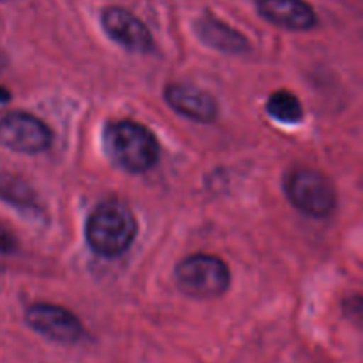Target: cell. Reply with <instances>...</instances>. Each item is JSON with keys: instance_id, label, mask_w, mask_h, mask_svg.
I'll use <instances>...</instances> for the list:
<instances>
[{"instance_id": "obj_1", "label": "cell", "mask_w": 363, "mask_h": 363, "mask_svg": "<svg viewBox=\"0 0 363 363\" xmlns=\"http://www.w3.org/2000/svg\"><path fill=\"white\" fill-rule=\"evenodd\" d=\"M103 151L117 169L144 174L160 162V142L149 128L130 119L110 121L101 135Z\"/></svg>"}, {"instance_id": "obj_2", "label": "cell", "mask_w": 363, "mask_h": 363, "mask_svg": "<svg viewBox=\"0 0 363 363\" xmlns=\"http://www.w3.org/2000/svg\"><path fill=\"white\" fill-rule=\"evenodd\" d=\"M137 218L126 204L105 201L94 208L85 222V240L96 255L116 259L126 254L137 238Z\"/></svg>"}, {"instance_id": "obj_3", "label": "cell", "mask_w": 363, "mask_h": 363, "mask_svg": "<svg viewBox=\"0 0 363 363\" xmlns=\"http://www.w3.org/2000/svg\"><path fill=\"white\" fill-rule=\"evenodd\" d=\"M176 286L184 296L194 300H213L227 293L230 269L216 255L194 254L177 262L174 269Z\"/></svg>"}, {"instance_id": "obj_4", "label": "cell", "mask_w": 363, "mask_h": 363, "mask_svg": "<svg viewBox=\"0 0 363 363\" xmlns=\"http://www.w3.org/2000/svg\"><path fill=\"white\" fill-rule=\"evenodd\" d=\"M284 190L291 204L311 218H326L337 208L335 186L315 169H293L284 179Z\"/></svg>"}, {"instance_id": "obj_5", "label": "cell", "mask_w": 363, "mask_h": 363, "mask_svg": "<svg viewBox=\"0 0 363 363\" xmlns=\"http://www.w3.org/2000/svg\"><path fill=\"white\" fill-rule=\"evenodd\" d=\"M52 130L28 112H9L0 117V145L20 155H39L52 145Z\"/></svg>"}, {"instance_id": "obj_6", "label": "cell", "mask_w": 363, "mask_h": 363, "mask_svg": "<svg viewBox=\"0 0 363 363\" xmlns=\"http://www.w3.org/2000/svg\"><path fill=\"white\" fill-rule=\"evenodd\" d=\"M27 325L45 339L59 344H77L84 337V325L67 308L53 303H34L25 312Z\"/></svg>"}, {"instance_id": "obj_7", "label": "cell", "mask_w": 363, "mask_h": 363, "mask_svg": "<svg viewBox=\"0 0 363 363\" xmlns=\"http://www.w3.org/2000/svg\"><path fill=\"white\" fill-rule=\"evenodd\" d=\"M101 27L113 43L133 53H149L155 46L152 34L140 18L119 6H110L101 13Z\"/></svg>"}, {"instance_id": "obj_8", "label": "cell", "mask_w": 363, "mask_h": 363, "mask_svg": "<svg viewBox=\"0 0 363 363\" xmlns=\"http://www.w3.org/2000/svg\"><path fill=\"white\" fill-rule=\"evenodd\" d=\"M163 99L174 112L195 123L211 124L218 119V101L195 85L169 84L163 91Z\"/></svg>"}, {"instance_id": "obj_9", "label": "cell", "mask_w": 363, "mask_h": 363, "mask_svg": "<svg viewBox=\"0 0 363 363\" xmlns=\"http://www.w3.org/2000/svg\"><path fill=\"white\" fill-rule=\"evenodd\" d=\"M257 11L266 21L286 30H311L318 25L314 7L305 0H257Z\"/></svg>"}, {"instance_id": "obj_10", "label": "cell", "mask_w": 363, "mask_h": 363, "mask_svg": "<svg viewBox=\"0 0 363 363\" xmlns=\"http://www.w3.org/2000/svg\"><path fill=\"white\" fill-rule=\"evenodd\" d=\"M195 34L209 48L227 55H243L250 50L247 35L230 27L225 21L206 13L194 23Z\"/></svg>"}, {"instance_id": "obj_11", "label": "cell", "mask_w": 363, "mask_h": 363, "mask_svg": "<svg viewBox=\"0 0 363 363\" xmlns=\"http://www.w3.org/2000/svg\"><path fill=\"white\" fill-rule=\"evenodd\" d=\"M0 201L20 211H39L38 194L34 188L13 172L0 170Z\"/></svg>"}, {"instance_id": "obj_12", "label": "cell", "mask_w": 363, "mask_h": 363, "mask_svg": "<svg viewBox=\"0 0 363 363\" xmlns=\"http://www.w3.org/2000/svg\"><path fill=\"white\" fill-rule=\"evenodd\" d=\"M266 112L284 124H298L303 121V105L291 91H275L266 101Z\"/></svg>"}, {"instance_id": "obj_13", "label": "cell", "mask_w": 363, "mask_h": 363, "mask_svg": "<svg viewBox=\"0 0 363 363\" xmlns=\"http://www.w3.org/2000/svg\"><path fill=\"white\" fill-rule=\"evenodd\" d=\"M18 248V241L9 229L0 223V254H13Z\"/></svg>"}, {"instance_id": "obj_14", "label": "cell", "mask_w": 363, "mask_h": 363, "mask_svg": "<svg viewBox=\"0 0 363 363\" xmlns=\"http://www.w3.org/2000/svg\"><path fill=\"white\" fill-rule=\"evenodd\" d=\"M7 101H11V92L7 91L6 87H2V85H0V105H4V103H7Z\"/></svg>"}]
</instances>
